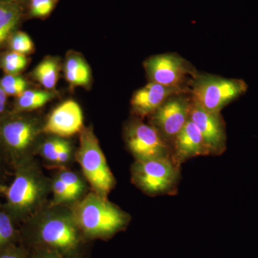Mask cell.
<instances>
[{"mask_svg": "<svg viewBox=\"0 0 258 258\" xmlns=\"http://www.w3.org/2000/svg\"><path fill=\"white\" fill-rule=\"evenodd\" d=\"M82 110L76 101L69 100L59 105L47 119L44 132L60 137H68L82 131Z\"/></svg>", "mask_w": 258, "mask_h": 258, "instance_id": "cell-10", "label": "cell"}, {"mask_svg": "<svg viewBox=\"0 0 258 258\" xmlns=\"http://www.w3.org/2000/svg\"><path fill=\"white\" fill-rule=\"evenodd\" d=\"M185 92L186 90L182 88L168 87L150 82L134 93L132 99V108L134 113L140 116L152 115L168 98Z\"/></svg>", "mask_w": 258, "mask_h": 258, "instance_id": "cell-12", "label": "cell"}, {"mask_svg": "<svg viewBox=\"0 0 258 258\" xmlns=\"http://www.w3.org/2000/svg\"><path fill=\"white\" fill-rule=\"evenodd\" d=\"M76 218L80 228L86 235L105 237L122 228L127 217L103 197L90 194L78 206Z\"/></svg>", "mask_w": 258, "mask_h": 258, "instance_id": "cell-2", "label": "cell"}, {"mask_svg": "<svg viewBox=\"0 0 258 258\" xmlns=\"http://www.w3.org/2000/svg\"><path fill=\"white\" fill-rule=\"evenodd\" d=\"M54 196L56 201L58 203H64L74 200L71 194L70 193L66 185L58 177L56 178L52 185Z\"/></svg>", "mask_w": 258, "mask_h": 258, "instance_id": "cell-26", "label": "cell"}, {"mask_svg": "<svg viewBox=\"0 0 258 258\" xmlns=\"http://www.w3.org/2000/svg\"><path fill=\"white\" fill-rule=\"evenodd\" d=\"M32 258H66L58 252L48 248H41L33 254Z\"/></svg>", "mask_w": 258, "mask_h": 258, "instance_id": "cell-28", "label": "cell"}, {"mask_svg": "<svg viewBox=\"0 0 258 258\" xmlns=\"http://www.w3.org/2000/svg\"><path fill=\"white\" fill-rule=\"evenodd\" d=\"M150 82L186 90L198 74L189 62L174 53L152 56L144 62Z\"/></svg>", "mask_w": 258, "mask_h": 258, "instance_id": "cell-4", "label": "cell"}, {"mask_svg": "<svg viewBox=\"0 0 258 258\" xmlns=\"http://www.w3.org/2000/svg\"><path fill=\"white\" fill-rule=\"evenodd\" d=\"M15 227L8 214L0 211V249L10 246L15 237Z\"/></svg>", "mask_w": 258, "mask_h": 258, "instance_id": "cell-21", "label": "cell"}, {"mask_svg": "<svg viewBox=\"0 0 258 258\" xmlns=\"http://www.w3.org/2000/svg\"><path fill=\"white\" fill-rule=\"evenodd\" d=\"M71 148L69 142L66 143L62 150L59 153L58 157H57V162L64 163L68 161L71 157Z\"/></svg>", "mask_w": 258, "mask_h": 258, "instance_id": "cell-29", "label": "cell"}, {"mask_svg": "<svg viewBox=\"0 0 258 258\" xmlns=\"http://www.w3.org/2000/svg\"><path fill=\"white\" fill-rule=\"evenodd\" d=\"M2 137L7 147L15 152H22L28 149L36 135V129L27 120H10L3 125Z\"/></svg>", "mask_w": 258, "mask_h": 258, "instance_id": "cell-14", "label": "cell"}, {"mask_svg": "<svg viewBox=\"0 0 258 258\" xmlns=\"http://www.w3.org/2000/svg\"><path fill=\"white\" fill-rule=\"evenodd\" d=\"M126 140L129 149L138 160L168 157L167 142L153 125L134 123L129 127Z\"/></svg>", "mask_w": 258, "mask_h": 258, "instance_id": "cell-8", "label": "cell"}, {"mask_svg": "<svg viewBox=\"0 0 258 258\" xmlns=\"http://www.w3.org/2000/svg\"><path fill=\"white\" fill-rule=\"evenodd\" d=\"M189 119L200 130L209 154H218L225 149V124L220 113L206 111L191 98Z\"/></svg>", "mask_w": 258, "mask_h": 258, "instance_id": "cell-9", "label": "cell"}, {"mask_svg": "<svg viewBox=\"0 0 258 258\" xmlns=\"http://www.w3.org/2000/svg\"><path fill=\"white\" fill-rule=\"evenodd\" d=\"M247 90L241 79H226L215 75L198 74L190 83L191 98L210 113L220 111Z\"/></svg>", "mask_w": 258, "mask_h": 258, "instance_id": "cell-1", "label": "cell"}, {"mask_svg": "<svg viewBox=\"0 0 258 258\" xmlns=\"http://www.w3.org/2000/svg\"><path fill=\"white\" fill-rule=\"evenodd\" d=\"M0 258H27L21 249L13 246H8L0 249Z\"/></svg>", "mask_w": 258, "mask_h": 258, "instance_id": "cell-27", "label": "cell"}, {"mask_svg": "<svg viewBox=\"0 0 258 258\" xmlns=\"http://www.w3.org/2000/svg\"><path fill=\"white\" fill-rule=\"evenodd\" d=\"M20 18L18 6L9 2L0 1V46L18 25Z\"/></svg>", "mask_w": 258, "mask_h": 258, "instance_id": "cell-16", "label": "cell"}, {"mask_svg": "<svg viewBox=\"0 0 258 258\" xmlns=\"http://www.w3.org/2000/svg\"><path fill=\"white\" fill-rule=\"evenodd\" d=\"M28 60L25 55L11 52L5 55L2 60V68L8 75H18L26 67Z\"/></svg>", "mask_w": 258, "mask_h": 258, "instance_id": "cell-19", "label": "cell"}, {"mask_svg": "<svg viewBox=\"0 0 258 258\" xmlns=\"http://www.w3.org/2000/svg\"><path fill=\"white\" fill-rule=\"evenodd\" d=\"M0 86L8 96L19 97L26 91L27 83L17 75H7L0 81Z\"/></svg>", "mask_w": 258, "mask_h": 258, "instance_id": "cell-20", "label": "cell"}, {"mask_svg": "<svg viewBox=\"0 0 258 258\" xmlns=\"http://www.w3.org/2000/svg\"><path fill=\"white\" fill-rule=\"evenodd\" d=\"M59 66L53 59H45L37 64L33 71V76L42 86L47 89L55 87L58 80Z\"/></svg>", "mask_w": 258, "mask_h": 258, "instance_id": "cell-17", "label": "cell"}, {"mask_svg": "<svg viewBox=\"0 0 258 258\" xmlns=\"http://www.w3.org/2000/svg\"><path fill=\"white\" fill-rule=\"evenodd\" d=\"M10 47L13 52L26 55L33 51L34 44L28 35L23 32H18L12 37Z\"/></svg>", "mask_w": 258, "mask_h": 258, "instance_id": "cell-22", "label": "cell"}, {"mask_svg": "<svg viewBox=\"0 0 258 258\" xmlns=\"http://www.w3.org/2000/svg\"><path fill=\"white\" fill-rule=\"evenodd\" d=\"M53 97L52 93L47 91L28 90L19 96L17 105L22 111H32L46 104Z\"/></svg>", "mask_w": 258, "mask_h": 258, "instance_id": "cell-18", "label": "cell"}, {"mask_svg": "<svg viewBox=\"0 0 258 258\" xmlns=\"http://www.w3.org/2000/svg\"><path fill=\"white\" fill-rule=\"evenodd\" d=\"M54 5V0H31L30 12L32 16L42 18L50 14Z\"/></svg>", "mask_w": 258, "mask_h": 258, "instance_id": "cell-25", "label": "cell"}, {"mask_svg": "<svg viewBox=\"0 0 258 258\" xmlns=\"http://www.w3.org/2000/svg\"><path fill=\"white\" fill-rule=\"evenodd\" d=\"M7 97H8V95L5 93L3 88L0 86V113L5 110L7 103Z\"/></svg>", "mask_w": 258, "mask_h": 258, "instance_id": "cell-30", "label": "cell"}, {"mask_svg": "<svg viewBox=\"0 0 258 258\" xmlns=\"http://www.w3.org/2000/svg\"><path fill=\"white\" fill-rule=\"evenodd\" d=\"M174 161H182L189 158L209 154L203 136L197 125L188 120L174 140Z\"/></svg>", "mask_w": 258, "mask_h": 258, "instance_id": "cell-13", "label": "cell"}, {"mask_svg": "<svg viewBox=\"0 0 258 258\" xmlns=\"http://www.w3.org/2000/svg\"><path fill=\"white\" fill-rule=\"evenodd\" d=\"M191 98L185 93L168 98L152 114L153 126L164 140L173 141L189 119Z\"/></svg>", "mask_w": 258, "mask_h": 258, "instance_id": "cell-6", "label": "cell"}, {"mask_svg": "<svg viewBox=\"0 0 258 258\" xmlns=\"http://www.w3.org/2000/svg\"><path fill=\"white\" fill-rule=\"evenodd\" d=\"M177 175L176 166L168 157L138 160L134 166V179L148 193H161L170 189Z\"/></svg>", "mask_w": 258, "mask_h": 258, "instance_id": "cell-5", "label": "cell"}, {"mask_svg": "<svg viewBox=\"0 0 258 258\" xmlns=\"http://www.w3.org/2000/svg\"><path fill=\"white\" fill-rule=\"evenodd\" d=\"M5 1L9 2V1H15V0H5Z\"/></svg>", "mask_w": 258, "mask_h": 258, "instance_id": "cell-31", "label": "cell"}, {"mask_svg": "<svg viewBox=\"0 0 258 258\" xmlns=\"http://www.w3.org/2000/svg\"><path fill=\"white\" fill-rule=\"evenodd\" d=\"M78 159L90 184L100 196L111 191L114 179L92 129L81 131Z\"/></svg>", "mask_w": 258, "mask_h": 258, "instance_id": "cell-3", "label": "cell"}, {"mask_svg": "<svg viewBox=\"0 0 258 258\" xmlns=\"http://www.w3.org/2000/svg\"><path fill=\"white\" fill-rule=\"evenodd\" d=\"M40 189L38 181L32 174L21 172L16 176L9 187L5 191L10 208L16 212L30 210L40 198Z\"/></svg>", "mask_w": 258, "mask_h": 258, "instance_id": "cell-11", "label": "cell"}, {"mask_svg": "<svg viewBox=\"0 0 258 258\" xmlns=\"http://www.w3.org/2000/svg\"><path fill=\"white\" fill-rule=\"evenodd\" d=\"M38 237L45 248L55 251L66 258L73 255L79 247L77 226L64 217H50L42 222Z\"/></svg>", "mask_w": 258, "mask_h": 258, "instance_id": "cell-7", "label": "cell"}, {"mask_svg": "<svg viewBox=\"0 0 258 258\" xmlns=\"http://www.w3.org/2000/svg\"><path fill=\"white\" fill-rule=\"evenodd\" d=\"M58 178L66 185L74 200L79 198L83 190V184L79 176L71 171H63Z\"/></svg>", "mask_w": 258, "mask_h": 258, "instance_id": "cell-23", "label": "cell"}, {"mask_svg": "<svg viewBox=\"0 0 258 258\" xmlns=\"http://www.w3.org/2000/svg\"><path fill=\"white\" fill-rule=\"evenodd\" d=\"M64 76L73 86H87L91 81V70L83 57L74 55L70 56L66 60Z\"/></svg>", "mask_w": 258, "mask_h": 258, "instance_id": "cell-15", "label": "cell"}, {"mask_svg": "<svg viewBox=\"0 0 258 258\" xmlns=\"http://www.w3.org/2000/svg\"><path fill=\"white\" fill-rule=\"evenodd\" d=\"M67 142L60 139H49L42 146V154L48 160L57 162L59 153Z\"/></svg>", "mask_w": 258, "mask_h": 258, "instance_id": "cell-24", "label": "cell"}]
</instances>
